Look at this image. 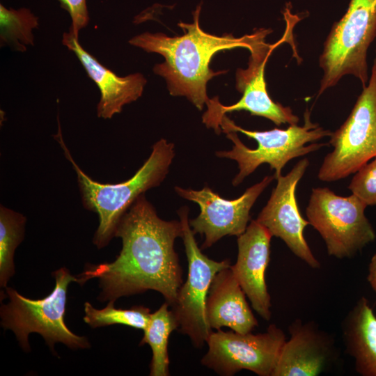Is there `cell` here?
Here are the masks:
<instances>
[{
    "label": "cell",
    "mask_w": 376,
    "mask_h": 376,
    "mask_svg": "<svg viewBox=\"0 0 376 376\" xmlns=\"http://www.w3.org/2000/svg\"><path fill=\"white\" fill-rule=\"evenodd\" d=\"M180 221L160 219L155 207L141 195L120 219L114 237L122 239L119 255L111 263L90 265L77 277V283L97 279L101 301L157 291L169 306L182 284V272L174 249L182 237Z\"/></svg>",
    "instance_id": "1"
},
{
    "label": "cell",
    "mask_w": 376,
    "mask_h": 376,
    "mask_svg": "<svg viewBox=\"0 0 376 376\" xmlns=\"http://www.w3.org/2000/svg\"><path fill=\"white\" fill-rule=\"evenodd\" d=\"M200 11L198 6L194 12V22L178 24L184 31L182 36L169 37L162 33L145 32L129 42L148 53L161 54L164 62L155 65L154 72L165 79L171 95L185 96L202 110L210 99L206 90L207 81L226 72L210 69L213 56L220 51L239 47L250 51L272 31L260 29L240 38L232 34L212 35L200 27Z\"/></svg>",
    "instance_id": "2"
},
{
    "label": "cell",
    "mask_w": 376,
    "mask_h": 376,
    "mask_svg": "<svg viewBox=\"0 0 376 376\" xmlns=\"http://www.w3.org/2000/svg\"><path fill=\"white\" fill-rule=\"evenodd\" d=\"M54 138L77 173L84 207L98 216L99 225L93 240L98 249L107 246L114 237L120 219L138 197L164 180L175 156L174 144L161 139L152 146L149 157L132 178L119 183H100L87 175L75 162L60 126Z\"/></svg>",
    "instance_id": "3"
},
{
    "label": "cell",
    "mask_w": 376,
    "mask_h": 376,
    "mask_svg": "<svg viewBox=\"0 0 376 376\" xmlns=\"http://www.w3.org/2000/svg\"><path fill=\"white\" fill-rule=\"evenodd\" d=\"M220 128L234 145L230 150L218 151L216 155L237 162L239 172L233 180L234 186L241 184L263 164H268L270 169L274 170L276 179L291 159L329 145L315 141L330 136L332 133L312 123L308 111L305 112L302 126L295 124L286 129L248 130L237 125L225 115L220 123Z\"/></svg>",
    "instance_id": "4"
},
{
    "label": "cell",
    "mask_w": 376,
    "mask_h": 376,
    "mask_svg": "<svg viewBox=\"0 0 376 376\" xmlns=\"http://www.w3.org/2000/svg\"><path fill=\"white\" fill-rule=\"evenodd\" d=\"M55 279L54 289L43 299H32L6 288L9 299L0 308L1 325L13 331L20 347L25 352L31 350L28 341L30 333H38L54 352L56 343H62L72 349L88 348L87 338L72 333L65 322V305L68 285L77 281L68 269L61 267L52 273Z\"/></svg>",
    "instance_id": "5"
},
{
    "label": "cell",
    "mask_w": 376,
    "mask_h": 376,
    "mask_svg": "<svg viewBox=\"0 0 376 376\" xmlns=\"http://www.w3.org/2000/svg\"><path fill=\"white\" fill-rule=\"evenodd\" d=\"M376 38V0H350L340 20L335 22L319 58L322 70L318 97L335 86L345 75L368 81V51Z\"/></svg>",
    "instance_id": "6"
},
{
    "label": "cell",
    "mask_w": 376,
    "mask_h": 376,
    "mask_svg": "<svg viewBox=\"0 0 376 376\" xmlns=\"http://www.w3.org/2000/svg\"><path fill=\"white\" fill-rule=\"evenodd\" d=\"M366 207L354 194L341 196L328 187L312 189L306 209L307 220L324 241L329 256L350 258L375 240L365 214Z\"/></svg>",
    "instance_id": "7"
},
{
    "label": "cell",
    "mask_w": 376,
    "mask_h": 376,
    "mask_svg": "<svg viewBox=\"0 0 376 376\" xmlns=\"http://www.w3.org/2000/svg\"><path fill=\"white\" fill-rule=\"evenodd\" d=\"M333 150L324 157L318 178L331 182L355 173L376 156V65L345 121L329 136Z\"/></svg>",
    "instance_id": "8"
},
{
    "label": "cell",
    "mask_w": 376,
    "mask_h": 376,
    "mask_svg": "<svg viewBox=\"0 0 376 376\" xmlns=\"http://www.w3.org/2000/svg\"><path fill=\"white\" fill-rule=\"evenodd\" d=\"M189 208L182 207L178 211L182 228L188 275L180 286L171 311L178 324V330L188 336L197 348L207 343L213 331L208 325L205 315L207 294L215 275L229 267V260L216 261L202 253L198 246L188 217Z\"/></svg>",
    "instance_id": "9"
},
{
    "label": "cell",
    "mask_w": 376,
    "mask_h": 376,
    "mask_svg": "<svg viewBox=\"0 0 376 376\" xmlns=\"http://www.w3.org/2000/svg\"><path fill=\"white\" fill-rule=\"evenodd\" d=\"M285 340L282 329L274 324L257 334L218 329L212 332L206 343L208 350L201 363L224 376L234 375L242 370L272 376Z\"/></svg>",
    "instance_id": "10"
},
{
    "label": "cell",
    "mask_w": 376,
    "mask_h": 376,
    "mask_svg": "<svg viewBox=\"0 0 376 376\" xmlns=\"http://www.w3.org/2000/svg\"><path fill=\"white\" fill-rule=\"evenodd\" d=\"M262 38L250 50L248 67L236 71V88L242 93L240 100L229 106L220 103L217 97L209 99L207 111L203 116V123L207 127L221 132L220 123L228 113L246 111L252 116L264 117L279 126L281 124L295 125L299 122L297 116L288 107L276 102L270 97L265 79V68L273 49L285 41V36L278 42L269 45Z\"/></svg>",
    "instance_id": "11"
},
{
    "label": "cell",
    "mask_w": 376,
    "mask_h": 376,
    "mask_svg": "<svg viewBox=\"0 0 376 376\" xmlns=\"http://www.w3.org/2000/svg\"><path fill=\"white\" fill-rule=\"evenodd\" d=\"M274 179V175L265 176L233 200L223 198L207 187L201 190L175 187L179 196L200 207V214L189 220V225L195 234L205 235L201 249L209 248L226 235L242 234L248 226L252 206Z\"/></svg>",
    "instance_id": "12"
},
{
    "label": "cell",
    "mask_w": 376,
    "mask_h": 376,
    "mask_svg": "<svg viewBox=\"0 0 376 376\" xmlns=\"http://www.w3.org/2000/svg\"><path fill=\"white\" fill-rule=\"evenodd\" d=\"M309 165L307 158L299 160L285 175L276 178L271 196L256 219L270 234L283 240L299 258L313 269L320 267L308 246L304 230L309 224L300 214L296 198V189Z\"/></svg>",
    "instance_id": "13"
},
{
    "label": "cell",
    "mask_w": 376,
    "mask_h": 376,
    "mask_svg": "<svg viewBox=\"0 0 376 376\" xmlns=\"http://www.w3.org/2000/svg\"><path fill=\"white\" fill-rule=\"evenodd\" d=\"M272 235L256 220L237 237V258L230 267L253 308L265 320L271 318V298L265 281Z\"/></svg>",
    "instance_id": "14"
},
{
    "label": "cell",
    "mask_w": 376,
    "mask_h": 376,
    "mask_svg": "<svg viewBox=\"0 0 376 376\" xmlns=\"http://www.w3.org/2000/svg\"><path fill=\"white\" fill-rule=\"evenodd\" d=\"M290 334L281 349L272 376H316L335 358L333 339L313 322L297 319L289 327Z\"/></svg>",
    "instance_id": "15"
},
{
    "label": "cell",
    "mask_w": 376,
    "mask_h": 376,
    "mask_svg": "<svg viewBox=\"0 0 376 376\" xmlns=\"http://www.w3.org/2000/svg\"><path fill=\"white\" fill-rule=\"evenodd\" d=\"M63 44L77 56L88 76L96 84L100 91L97 105L99 118L109 119L121 112L123 107L139 99L147 82L140 73L119 77L102 65L80 45L71 31L64 33Z\"/></svg>",
    "instance_id": "16"
},
{
    "label": "cell",
    "mask_w": 376,
    "mask_h": 376,
    "mask_svg": "<svg viewBox=\"0 0 376 376\" xmlns=\"http://www.w3.org/2000/svg\"><path fill=\"white\" fill-rule=\"evenodd\" d=\"M205 315L212 329L226 327L235 332L246 334L258 326L246 295L230 267L214 277L206 299Z\"/></svg>",
    "instance_id": "17"
},
{
    "label": "cell",
    "mask_w": 376,
    "mask_h": 376,
    "mask_svg": "<svg viewBox=\"0 0 376 376\" xmlns=\"http://www.w3.org/2000/svg\"><path fill=\"white\" fill-rule=\"evenodd\" d=\"M341 331L356 371L363 376H376V316L366 298L361 297L348 312Z\"/></svg>",
    "instance_id": "18"
},
{
    "label": "cell",
    "mask_w": 376,
    "mask_h": 376,
    "mask_svg": "<svg viewBox=\"0 0 376 376\" xmlns=\"http://www.w3.org/2000/svg\"><path fill=\"white\" fill-rule=\"evenodd\" d=\"M169 306L165 302L156 311L151 313L139 343V345L148 344L151 347V376L169 375V338L173 330L178 329V324L171 310H169Z\"/></svg>",
    "instance_id": "19"
},
{
    "label": "cell",
    "mask_w": 376,
    "mask_h": 376,
    "mask_svg": "<svg viewBox=\"0 0 376 376\" xmlns=\"http://www.w3.org/2000/svg\"><path fill=\"white\" fill-rule=\"evenodd\" d=\"M26 217L22 214L0 207V285L6 288L15 274L14 254L24 239Z\"/></svg>",
    "instance_id": "20"
},
{
    "label": "cell",
    "mask_w": 376,
    "mask_h": 376,
    "mask_svg": "<svg viewBox=\"0 0 376 376\" xmlns=\"http://www.w3.org/2000/svg\"><path fill=\"white\" fill-rule=\"evenodd\" d=\"M38 26V18L28 8H7L0 4L1 45L24 52L33 45V29Z\"/></svg>",
    "instance_id": "21"
},
{
    "label": "cell",
    "mask_w": 376,
    "mask_h": 376,
    "mask_svg": "<svg viewBox=\"0 0 376 376\" xmlns=\"http://www.w3.org/2000/svg\"><path fill=\"white\" fill-rule=\"evenodd\" d=\"M116 301L111 300L103 309L95 308L89 302L84 304V322L92 328L123 324L143 330L150 318V311L144 306H134L130 308H116Z\"/></svg>",
    "instance_id": "22"
},
{
    "label": "cell",
    "mask_w": 376,
    "mask_h": 376,
    "mask_svg": "<svg viewBox=\"0 0 376 376\" xmlns=\"http://www.w3.org/2000/svg\"><path fill=\"white\" fill-rule=\"evenodd\" d=\"M348 189L367 206L376 205V156L354 173Z\"/></svg>",
    "instance_id": "23"
},
{
    "label": "cell",
    "mask_w": 376,
    "mask_h": 376,
    "mask_svg": "<svg viewBox=\"0 0 376 376\" xmlns=\"http://www.w3.org/2000/svg\"><path fill=\"white\" fill-rule=\"evenodd\" d=\"M63 8L70 15L72 24L70 31L79 38V31L89 22L86 0H58Z\"/></svg>",
    "instance_id": "24"
},
{
    "label": "cell",
    "mask_w": 376,
    "mask_h": 376,
    "mask_svg": "<svg viewBox=\"0 0 376 376\" xmlns=\"http://www.w3.org/2000/svg\"><path fill=\"white\" fill-rule=\"evenodd\" d=\"M367 279L371 288L376 292V253L371 258Z\"/></svg>",
    "instance_id": "25"
},
{
    "label": "cell",
    "mask_w": 376,
    "mask_h": 376,
    "mask_svg": "<svg viewBox=\"0 0 376 376\" xmlns=\"http://www.w3.org/2000/svg\"><path fill=\"white\" fill-rule=\"evenodd\" d=\"M373 63L376 65V49H375V59H374Z\"/></svg>",
    "instance_id": "26"
}]
</instances>
